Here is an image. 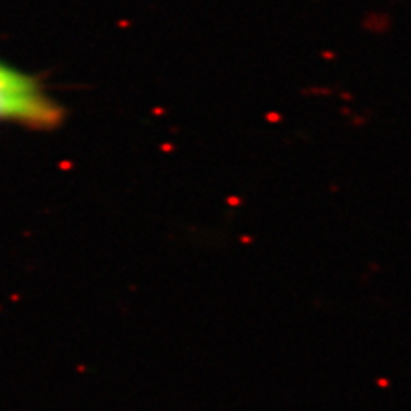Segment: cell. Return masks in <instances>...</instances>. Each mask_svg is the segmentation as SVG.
Returning a JSON list of instances; mask_svg holds the SVG:
<instances>
[{
	"label": "cell",
	"instance_id": "1",
	"mask_svg": "<svg viewBox=\"0 0 411 411\" xmlns=\"http://www.w3.org/2000/svg\"><path fill=\"white\" fill-rule=\"evenodd\" d=\"M60 120V108L26 74L0 62V122L47 127Z\"/></svg>",
	"mask_w": 411,
	"mask_h": 411
}]
</instances>
